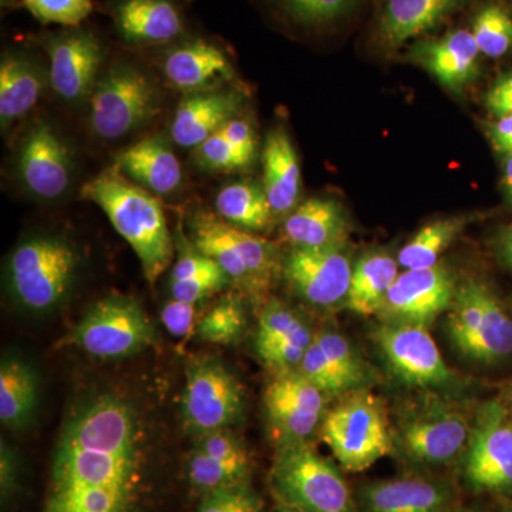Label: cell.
Wrapping results in <instances>:
<instances>
[{
    "mask_svg": "<svg viewBox=\"0 0 512 512\" xmlns=\"http://www.w3.org/2000/svg\"><path fill=\"white\" fill-rule=\"evenodd\" d=\"M146 460L136 407L116 393L87 397L64 420L43 512H136Z\"/></svg>",
    "mask_w": 512,
    "mask_h": 512,
    "instance_id": "cell-1",
    "label": "cell"
},
{
    "mask_svg": "<svg viewBox=\"0 0 512 512\" xmlns=\"http://www.w3.org/2000/svg\"><path fill=\"white\" fill-rule=\"evenodd\" d=\"M82 197L106 214L136 252L147 281L156 284L174 255L167 218L156 195L110 168L84 184Z\"/></svg>",
    "mask_w": 512,
    "mask_h": 512,
    "instance_id": "cell-2",
    "label": "cell"
},
{
    "mask_svg": "<svg viewBox=\"0 0 512 512\" xmlns=\"http://www.w3.org/2000/svg\"><path fill=\"white\" fill-rule=\"evenodd\" d=\"M79 266V252L67 239H25L10 252L6 265L10 296L26 311H53L69 295Z\"/></svg>",
    "mask_w": 512,
    "mask_h": 512,
    "instance_id": "cell-3",
    "label": "cell"
},
{
    "mask_svg": "<svg viewBox=\"0 0 512 512\" xmlns=\"http://www.w3.org/2000/svg\"><path fill=\"white\" fill-rule=\"evenodd\" d=\"M271 484L282 505L293 510L355 512L345 478L308 441L279 447Z\"/></svg>",
    "mask_w": 512,
    "mask_h": 512,
    "instance_id": "cell-4",
    "label": "cell"
},
{
    "mask_svg": "<svg viewBox=\"0 0 512 512\" xmlns=\"http://www.w3.org/2000/svg\"><path fill=\"white\" fill-rule=\"evenodd\" d=\"M319 433L333 456L353 473L367 470L393 450L383 407L372 394L360 390L325 414Z\"/></svg>",
    "mask_w": 512,
    "mask_h": 512,
    "instance_id": "cell-5",
    "label": "cell"
},
{
    "mask_svg": "<svg viewBox=\"0 0 512 512\" xmlns=\"http://www.w3.org/2000/svg\"><path fill=\"white\" fill-rule=\"evenodd\" d=\"M69 342L100 359H123L156 346L158 333L136 299L107 295L87 309Z\"/></svg>",
    "mask_w": 512,
    "mask_h": 512,
    "instance_id": "cell-6",
    "label": "cell"
},
{
    "mask_svg": "<svg viewBox=\"0 0 512 512\" xmlns=\"http://www.w3.org/2000/svg\"><path fill=\"white\" fill-rule=\"evenodd\" d=\"M450 309L447 332L461 355L483 363L512 355V319L483 282L457 286Z\"/></svg>",
    "mask_w": 512,
    "mask_h": 512,
    "instance_id": "cell-7",
    "label": "cell"
},
{
    "mask_svg": "<svg viewBox=\"0 0 512 512\" xmlns=\"http://www.w3.org/2000/svg\"><path fill=\"white\" fill-rule=\"evenodd\" d=\"M90 127L103 140H120L146 126L160 110V92L143 70L117 64L90 96Z\"/></svg>",
    "mask_w": 512,
    "mask_h": 512,
    "instance_id": "cell-8",
    "label": "cell"
},
{
    "mask_svg": "<svg viewBox=\"0 0 512 512\" xmlns=\"http://www.w3.org/2000/svg\"><path fill=\"white\" fill-rule=\"evenodd\" d=\"M244 402L242 384L220 360L200 359L188 366L181 419L192 436L231 429L241 420Z\"/></svg>",
    "mask_w": 512,
    "mask_h": 512,
    "instance_id": "cell-9",
    "label": "cell"
},
{
    "mask_svg": "<svg viewBox=\"0 0 512 512\" xmlns=\"http://www.w3.org/2000/svg\"><path fill=\"white\" fill-rule=\"evenodd\" d=\"M464 476L474 490L512 494V419L503 404L485 403L478 412Z\"/></svg>",
    "mask_w": 512,
    "mask_h": 512,
    "instance_id": "cell-10",
    "label": "cell"
},
{
    "mask_svg": "<svg viewBox=\"0 0 512 512\" xmlns=\"http://www.w3.org/2000/svg\"><path fill=\"white\" fill-rule=\"evenodd\" d=\"M325 397L298 370L275 373L265 389L264 409L279 447L311 439L325 419Z\"/></svg>",
    "mask_w": 512,
    "mask_h": 512,
    "instance_id": "cell-11",
    "label": "cell"
},
{
    "mask_svg": "<svg viewBox=\"0 0 512 512\" xmlns=\"http://www.w3.org/2000/svg\"><path fill=\"white\" fill-rule=\"evenodd\" d=\"M457 285L446 266L404 269L397 276L377 315L383 323L429 328L453 305Z\"/></svg>",
    "mask_w": 512,
    "mask_h": 512,
    "instance_id": "cell-12",
    "label": "cell"
},
{
    "mask_svg": "<svg viewBox=\"0 0 512 512\" xmlns=\"http://www.w3.org/2000/svg\"><path fill=\"white\" fill-rule=\"evenodd\" d=\"M296 295L319 308L346 302L353 264L345 245L329 248H292L281 265Z\"/></svg>",
    "mask_w": 512,
    "mask_h": 512,
    "instance_id": "cell-13",
    "label": "cell"
},
{
    "mask_svg": "<svg viewBox=\"0 0 512 512\" xmlns=\"http://www.w3.org/2000/svg\"><path fill=\"white\" fill-rule=\"evenodd\" d=\"M375 340L393 375L404 383L419 387H443L453 383L436 342L423 326L383 323Z\"/></svg>",
    "mask_w": 512,
    "mask_h": 512,
    "instance_id": "cell-14",
    "label": "cell"
},
{
    "mask_svg": "<svg viewBox=\"0 0 512 512\" xmlns=\"http://www.w3.org/2000/svg\"><path fill=\"white\" fill-rule=\"evenodd\" d=\"M42 45L49 56V79L57 96L73 104L90 99L103 63L99 37L77 26L45 37Z\"/></svg>",
    "mask_w": 512,
    "mask_h": 512,
    "instance_id": "cell-15",
    "label": "cell"
},
{
    "mask_svg": "<svg viewBox=\"0 0 512 512\" xmlns=\"http://www.w3.org/2000/svg\"><path fill=\"white\" fill-rule=\"evenodd\" d=\"M466 417L443 403H429L407 414L400 423L399 441L407 456L424 464L454 460L470 439Z\"/></svg>",
    "mask_w": 512,
    "mask_h": 512,
    "instance_id": "cell-16",
    "label": "cell"
},
{
    "mask_svg": "<svg viewBox=\"0 0 512 512\" xmlns=\"http://www.w3.org/2000/svg\"><path fill=\"white\" fill-rule=\"evenodd\" d=\"M18 173L23 187L39 200H57L69 190L72 156L62 137L46 121H37L23 138Z\"/></svg>",
    "mask_w": 512,
    "mask_h": 512,
    "instance_id": "cell-17",
    "label": "cell"
},
{
    "mask_svg": "<svg viewBox=\"0 0 512 512\" xmlns=\"http://www.w3.org/2000/svg\"><path fill=\"white\" fill-rule=\"evenodd\" d=\"M165 79L185 94L225 89L237 82V72L228 53L218 43L202 37L183 40L165 53Z\"/></svg>",
    "mask_w": 512,
    "mask_h": 512,
    "instance_id": "cell-18",
    "label": "cell"
},
{
    "mask_svg": "<svg viewBox=\"0 0 512 512\" xmlns=\"http://www.w3.org/2000/svg\"><path fill=\"white\" fill-rule=\"evenodd\" d=\"M315 336L305 319L282 302H269L259 315L255 346L259 359L275 373L298 370Z\"/></svg>",
    "mask_w": 512,
    "mask_h": 512,
    "instance_id": "cell-19",
    "label": "cell"
},
{
    "mask_svg": "<svg viewBox=\"0 0 512 512\" xmlns=\"http://www.w3.org/2000/svg\"><path fill=\"white\" fill-rule=\"evenodd\" d=\"M480 55L473 33L458 29L441 37L419 40L407 56L443 86L460 90L477 76Z\"/></svg>",
    "mask_w": 512,
    "mask_h": 512,
    "instance_id": "cell-20",
    "label": "cell"
},
{
    "mask_svg": "<svg viewBox=\"0 0 512 512\" xmlns=\"http://www.w3.org/2000/svg\"><path fill=\"white\" fill-rule=\"evenodd\" d=\"M244 97L237 89L187 94L171 123V138L177 146L197 148L237 117Z\"/></svg>",
    "mask_w": 512,
    "mask_h": 512,
    "instance_id": "cell-21",
    "label": "cell"
},
{
    "mask_svg": "<svg viewBox=\"0 0 512 512\" xmlns=\"http://www.w3.org/2000/svg\"><path fill=\"white\" fill-rule=\"evenodd\" d=\"M113 18L117 32L130 45H167L185 32L183 15L174 0H120Z\"/></svg>",
    "mask_w": 512,
    "mask_h": 512,
    "instance_id": "cell-22",
    "label": "cell"
},
{
    "mask_svg": "<svg viewBox=\"0 0 512 512\" xmlns=\"http://www.w3.org/2000/svg\"><path fill=\"white\" fill-rule=\"evenodd\" d=\"M116 170L154 195H170L183 184V167L163 137L137 141L116 158Z\"/></svg>",
    "mask_w": 512,
    "mask_h": 512,
    "instance_id": "cell-23",
    "label": "cell"
},
{
    "mask_svg": "<svg viewBox=\"0 0 512 512\" xmlns=\"http://www.w3.org/2000/svg\"><path fill=\"white\" fill-rule=\"evenodd\" d=\"M466 0H384L377 37L389 49L430 32L441 25Z\"/></svg>",
    "mask_w": 512,
    "mask_h": 512,
    "instance_id": "cell-24",
    "label": "cell"
},
{
    "mask_svg": "<svg viewBox=\"0 0 512 512\" xmlns=\"http://www.w3.org/2000/svg\"><path fill=\"white\" fill-rule=\"evenodd\" d=\"M349 222L339 202L309 198L285 218L282 234L292 248H329L345 245Z\"/></svg>",
    "mask_w": 512,
    "mask_h": 512,
    "instance_id": "cell-25",
    "label": "cell"
},
{
    "mask_svg": "<svg viewBox=\"0 0 512 512\" xmlns=\"http://www.w3.org/2000/svg\"><path fill=\"white\" fill-rule=\"evenodd\" d=\"M264 188L274 217H288L298 207L301 195V165L288 131L276 127L266 137Z\"/></svg>",
    "mask_w": 512,
    "mask_h": 512,
    "instance_id": "cell-26",
    "label": "cell"
},
{
    "mask_svg": "<svg viewBox=\"0 0 512 512\" xmlns=\"http://www.w3.org/2000/svg\"><path fill=\"white\" fill-rule=\"evenodd\" d=\"M363 503L367 512H447L451 491L437 481L407 477L367 485Z\"/></svg>",
    "mask_w": 512,
    "mask_h": 512,
    "instance_id": "cell-27",
    "label": "cell"
},
{
    "mask_svg": "<svg viewBox=\"0 0 512 512\" xmlns=\"http://www.w3.org/2000/svg\"><path fill=\"white\" fill-rule=\"evenodd\" d=\"M45 87L35 60L22 52H6L0 63V121L12 126L33 110Z\"/></svg>",
    "mask_w": 512,
    "mask_h": 512,
    "instance_id": "cell-28",
    "label": "cell"
},
{
    "mask_svg": "<svg viewBox=\"0 0 512 512\" xmlns=\"http://www.w3.org/2000/svg\"><path fill=\"white\" fill-rule=\"evenodd\" d=\"M39 402V379L29 362L18 355H5L0 365V420L9 429L28 427Z\"/></svg>",
    "mask_w": 512,
    "mask_h": 512,
    "instance_id": "cell-29",
    "label": "cell"
},
{
    "mask_svg": "<svg viewBox=\"0 0 512 512\" xmlns=\"http://www.w3.org/2000/svg\"><path fill=\"white\" fill-rule=\"evenodd\" d=\"M399 275V262L393 256L366 252L353 264L346 306L357 315H377Z\"/></svg>",
    "mask_w": 512,
    "mask_h": 512,
    "instance_id": "cell-30",
    "label": "cell"
},
{
    "mask_svg": "<svg viewBox=\"0 0 512 512\" xmlns=\"http://www.w3.org/2000/svg\"><path fill=\"white\" fill-rule=\"evenodd\" d=\"M192 245L224 269L232 282H237L251 293L249 276L244 258L231 235V225L220 217L210 214H198L192 221Z\"/></svg>",
    "mask_w": 512,
    "mask_h": 512,
    "instance_id": "cell-31",
    "label": "cell"
},
{
    "mask_svg": "<svg viewBox=\"0 0 512 512\" xmlns=\"http://www.w3.org/2000/svg\"><path fill=\"white\" fill-rule=\"evenodd\" d=\"M218 217L245 231H262L274 218L264 185L238 181L225 185L215 198Z\"/></svg>",
    "mask_w": 512,
    "mask_h": 512,
    "instance_id": "cell-32",
    "label": "cell"
},
{
    "mask_svg": "<svg viewBox=\"0 0 512 512\" xmlns=\"http://www.w3.org/2000/svg\"><path fill=\"white\" fill-rule=\"evenodd\" d=\"M467 222L466 217L430 222L404 245L397 262L404 269H424L439 264L441 254L456 241Z\"/></svg>",
    "mask_w": 512,
    "mask_h": 512,
    "instance_id": "cell-33",
    "label": "cell"
},
{
    "mask_svg": "<svg viewBox=\"0 0 512 512\" xmlns=\"http://www.w3.org/2000/svg\"><path fill=\"white\" fill-rule=\"evenodd\" d=\"M247 328V315L241 299L227 296L198 320V338L215 345H231L238 342Z\"/></svg>",
    "mask_w": 512,
    "mask_h": 512,
    "instance_id": "cell-34",
    "label": "cell"
},
{
    "mask_svg": "<svg viewBox=\"0 0 512 512\" xmlns=\"http://www.w3.org/2000/svg\"><path fill=\"white\" fill-rule=\"evenodd\" d=\"M187 476L195 490L208 494L229 485L248 483L251 470L217 460L195 448L188 457Z\"/></svg>",
    "mask_w": 512,
    "mask_h": 512,
    "instance_id": "cell-35",
    "label": "cell"
},
{
    "mask_svg": "<svg viewBox=\"0 0 512 512\" xmlns=\"http://www.w3.org/2000/svg\"><path fill=\"white\" fill-rule=\"evenodd\" d=\"M471 33L485 56L495 59L512 50V16L497 3L484 6L477 13Z\"/></svg>",
    "mask_w": 512,
    "mask_h": 512,
    "instance_id": "cell-36",
    "label": "cell"
},
{
    "mask_svg": "<svg viewBox=\"0 0 512 512\" xmlns=\"http://www.w3.org/2000/svg\"><path fill=\"white\" fill-rule=\"evenodd\" d=\"M315 340L342 377L349 393L357 392L365 386L369 380L366 365L345 336L323 330L316 333Z\"/></svg>",
    "mask_w": 512,
    "mask_h": 512,
    "instance_id": "cell-37",
    "label": "cell"
},
{
    "mask_svg": "<svg viewBox=\"0 0 512 512\" xmlns=\"http://www.w3.org/2000/svg\"><path fill=\"white\" fill-rule=\"evenodd\" d=\"M357 0H274L276 8L302 28L328 26L348 15Z\"/></svg>",
    "mask_w": 512,
    "mask_h": 512,
    "instance_id": "cell-38",
    "label": "cell"
},
{
    "mask_svg": "<svg viewBox=\"0 0 512 512\" xmlns=\"http://www.w3.org/2000/svg\"><path fill=\"white\" fill-rule=\"evenodd\" d=\"M30 15L43 25L77 28L93 12V0H22Z\"/></svg>",
    "mask_w": 512,
    "mask_h": 512,
    "instance_id": "cell-39",
    "label": "cell"
},
{
    "mask_svg": "<svg viewBox=\"0 0 512 512\" xmlns=\"http://www.w3.org/2000/svg\"><path fill=\"white\" fill-rule=\"evenodd\" d=\"M298 372L309 380L313 386L318 387L326 396H340L348 394V387L343 383L342 377L329 362L325 352L313 338L311 346L306 350Z\"/></svg>",
    "mask_w": 512,
    "mask_h": 512,
    "instance_id": "cell-40",
    "label": "cell"
},
{
    "mask_svg": "<svg viewBox=\"0 0 512 512\" xmlns=\"http://www.w3.org/2000/svg\"><path fill=\"white\" fill-rule=\"evenodd\" d=\"M195 160L205 170L215 173H232L251 165L221 131L195 148Z\"/></svg>",
    "mask_w": 512,
    "mask_h": 512,
    "instance_id": "cell-41",
    "label": "cell"
},
{
    "mask_svg": "<svg viewBox=\"0 0 512 512\" xmlns=\"http://www.w3.org/2000/svg\"><path fill=\"white\" fill-rule=\"evenodd\" d=\"M197 512H262V501L248 483L229 485L204 494Z\"/></svg>",
    "mask_w": 512,
    "mask_h": 512,
    "instance_id": "cell-42",
    "label": "cell"
},
{
    "mask_svg": "<svg viewBox=\"0 0 512 512\" xmlns=\"http://www.w3.org/2000/svg\"><path fill=\"white\" fill-rule=\"evenodd\" d=\"M202 453L228 464L251 470L252 463L247 447L231 429L212 431L198 437L197 447Z\"/></svg>",
    "mask_w": 512,
    "mask_h": 512,
    "instance_id": "cell-43",
    "label": "cell"
},
{
    "mask_svg": "<svg viewBox=\"0 0 512 512\" xmlns=\"http://www.w3.org/2000/svg\"><path fill=\"white\" fill-rule=\"evenodd\" d=\"M228 282H231V279L222 269L214 274L201 276V278L170 282L171 298L198 305L214 293L220 292Z\"/></svg>",
    "mask_w": 512,
    "mask_h": 512,
    "instance_id": "cell-44",
    "label": "cell"
},
{
    "mask_svg": "<svg viewBox=\"0 0 512 512\" xmlns=\"http://www.w3.org/2000/svg\"><path fill=\"white\" fill-rule=\"evenodd\" d=\"M197 305L171 298L161 309V322L174 338H187L197 328Z\"/></svg>",
    "mask_w": 512,
    "mask_h": 512,
    "instance_id": "cell-45",
    "label": "cell"
},
{
    "mask_svg": "<svg viewBox=\"0 0 512 512\" xmlns=\"http://www.w3.org/2000/svg\"><path fill=\"white\" fill-rule=\"evenodd\" d=\"M221 133L231 141L232 146L237 148L239 153L242 154L249 163H252L256 153V136L254 128L247 120L232 119L221 128Z\"/></svg>",
    "mask_w": 512,
    "mask_h": 512,
    "instance_id": "cell-46",
    "label": "cell"
},
{
    "mask_svg": "<svg viewBox=\"0 0 512 512\" xmlns=\"http://www.w3.org/2000/svg\"><path fill=\"white\" fill-rule=\"evenodd\" d=\"M19 466L18 457L12 448L2 441L0 446V493L2 501H8L18 490Z\"/></svg>",
    "mask_w": 512,
    "mask_h": 512,
    "instance_id": "cell-47",
    "label": "cell"
},
{
    "mask_svg": "<svg viewBox=\"0 0 512 512\" xmlns=\"http://www.w3.org/2000/svg\"><path fill=\"white\" fill-rule=\"evenodd\" d=\"M485 103H487L488 110L491 111V114L498 117V119L512 113V74L498 80V82L491 87L490 92L487 94V99H485Z\"/></svg>",
    "mask_w": 512,
    "mask_h": 512,
    "instance_id": "cell-48",
    "label": "cell"
},
{
    "mask_svg": "<svg viewBox=\"0 0 512 512\" xmlns=\"http://www.w3.org/2000/svg\"><path fill=\"white\" fill-rule=\"evenodd\" d=\"M488 137L498 153L512 156V113L498 119L488 130Z\"/></svg>",
    "mask_w": 512,
    "mask_h": 512,
    "instance_id": "cell-49",
    "label": "cell"
},
{
    "mask_svg": "<svg viewBox=\"0 0 512 512\" xmlns=\"http://www.w3.org/2000/svg\"><path fill=\"white\" fill-rule=\"evenodd\" d=\"M500 254L503 256L505 262L512 266V225L504 229L503 234L500 235Z\"/></svg>",
    "mask_w": 512,
    "mask_h": 512,
    "instance_id": "cell-50",
    "label": "cell"
},
{
    "mask_svg": "<svg viewBox=\"0 0 512 512\" xmlns=\"http://www.w3.org/2000/svg\"><path fill=\"white\" fill-rule=\"evenodd\" d=\"M503 185L505 194H507L512 205V156H508L505 160Z\"/></svg>",
    "mask_w": 512,
    "mask_h": 512,
    "instance_id": "cell-51",
    "label": "cell"
},
{
    "mask_svg": "<svg viewBox=\"0 0 512 512\" xmlns=\"http://www.w3.org/2000/svg\"><path fill=\"white\" fill-rule=\"evenodd\" d=\"M19 0H0L3 9H12L18 6Z\"/></svg>",
    "mask_w": 512,
    "mask_h": 512,
    "instance_id": "cell-52",
    "label": "cell"
},
{
    "mask_svg": "<svg viewBox=\"0 0 512 512\" xmlns=\"http://www.w3.org/2000/svg\"><path fill=\"white\" fill-rule=\"evenodd\" d=\"M278 512H299V511L293 510V508H291V507H285V505H282L281 510H279Z\"/></svg>",
    "mask_w": 512,
    "mask_h": 512,
    "instance_id": "cell-53",
    "label": "cell"
},
{
    "mask_svg": "<svg viewBox=\"0 0 512 512\" xmlns=\"http://www.w3.org/2000/svg\"><path fill=\"white\" fill-rule=\"evenodd\" d=\"M505 512H512V505H510V507H508L507 510H505Z\"/></svg>",
    "mask_w": 512,
    "mask_h": 512,
    "instance_id": "cell-54",
    "label": "cell"
},
{
    "mask_svg": "<svg viewBox=\"0 0 512 512\" xmlns=\"http://www.w3.org/2000/svg\"><path fill=\"white\" fill-rule=\"evenodd\" d=\"M511 419H512V406H511Z\"/></svg>",
    "mask_w": 512,
    "mask_h": 512,
    "instance_id": "cell-55",
    "label": "cell"
},
{
    "mask_svg": "<svg viewBox=\"0 0 512 512\" xmlns=\"http://www.w3.org/2000/svg\"><path fill=\"white\" fill-rule=\"evenodd\" d=\"M447 512H450V511H447Z\"/></svg>",
    "mask_w": 512,
    "mask_h": 512,
    "instance_id": "cell-56",
    "label": "cell"
}]
</instances>
